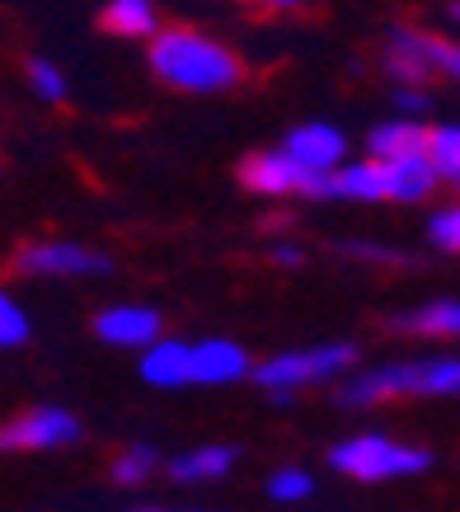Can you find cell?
Instances as JSON below:
<instances>
[{
	"instance_id": "obj_1",
	"label": "cell",
	"mask_w": 460,
	"mask_h": 512,
	"mask_svg": "<svg viewBox=\"0 0 460 512\" xmlns=\"http://www.w3.org/2000/svg\"><path fill=\"white\" fill-rule=\"evenodd\" d=\"M151 66L165 85L193 90V94L230 90V85H240V76H245V66H240V57L230 47L212 43L207 33H193V29L160 33L151 43Z\"/></svg>"
},
{
	"instance_id": "obj_2",
	"label": "cell",
	"mask_w": 460,
	"mask_h": 512,
	"mask_svg": "<svg viewBox=\"0 0 460 512\" xmlns=\"http://www.w3.org/2000/svg\"><path fill=\"white\" fill-rule=\"evenodd\" d=\"M460 390V362L456 357H418V362H385L371 372L353 376L338 390V400L348 409H367L399 395H456Z\"/></svg>"
},
{
	"instance_id": "obj_3",
	"label": "cell",
	"mask_w": 460,
	"mask_h": 512,
	"mask_svg": "<svg viewBox=\"0 0 460 512\" xmlns=\"http://www.w3.org/2000/svg\"><path fill=\"white\" fill-rule=\"evenodd\" d=\"M329 466L357 484H385V480H404V475L432 470V451L404 447V442H395L385 433H357L348 442L329 447Z\"/></svg>"
},
{
	"instance_id": "obj_4",
	"label": "cell",
	"mask_w": 460,
	"mask_h": 512,
	"mask_svg": "<svg viewBox=\"0 0 460 512\" xmlns=\"http://www.w3.org/2000/svg\"><path fill=\"white\" fill-rule=\"evenodd\" d=\"M353 362H357L353 343H320V348H296V353L268 357V362H259V367H249V376H254L268 395H273V390L296 395V390L315 386V381H329V376L348 372Z\"/></svg>"
},
{
	"instance_id": "obj_5",
	"label": "cell",
	"mask_w": 460,
	"mask_h": 512,
	"mask_svg": "<svg viewBox=\"0 0 460 512\" xmlns=\"http://www.w3.org/2000/svg\"><path fill=\"white\" fill-rule=\"evenodd\" d=\"M15 273L29 278H104L113 273V259L99 249H85L76 240H38L15 254Z\"/></svg>"
},
{
	"instance_id": "obj_6",
	"label": "cell",
	"mask_w": 460,
	"mask_h": 512,
	"mask_svg": "<svg viewBox=\"0 0 460 512\" xmlns=\"http://www.w3.org/2000/svg\"><path fill=\"white\" fill-rule=\"evenodd\" d=\"M385 66L395 71L399 80H418L428 76H456L460 71V52L456 43H446V38H432V33H414V29H395L390 33V47H385Z\"/></svg>"
},
{
	"instance_id": "obj_7",
	"label": "cell",
	"mask_w": 460,
	"mask_h": 512,
	"mask_svg": "<svg viewBox=\"0 0 460 512\" xmlns=\"http://www.w3.org/2000/svg\"><path fill=\"white\" fill-rule=\"evenodd\" d=\"M80 437V419L71 409L57 404H38L19 419L0 423V451H52V447H71Z\"/></svg>"
},
{
	"instance_id": "obj_8",
	"label": "cell",
	"mask_w": 460,
	"mask_h": 512,
	"mask_svg": "<svg viewBox=\"0 0 460 512\" xmlns=\"http://www.w3.org/2000/svg\"><path fill=\"white\" fill-rule=\"evenodd\" d=\"M240 179L254 193H310V198H329V174H310L301 170L296 160H287L282 151H263V156H249L240 165Z\"/></svg>"
},
{
	"instance_id": "obj_9",
	"label": "cell",
	"mask_w": 460,
	"mask_h": 512,
	"mask_svg": "<svg viewBox=\"0 0 460 512\" xmlns=\"http://www.w3.org/2000/svg\"><path fill=\"white\" fill-rule=\"evenodd\" d=\"M249 376V353L235 339L188 343V386H235Z\"/></svg>"
},
{
	"instance_id": "obj_10",
	"label": "cell",
	"mask_w": 460,
	"mask_h": 512,
	"mask_svg": "<svg viewBox=\"0 0 460 512\" xmlns=\"http://www.w3.org/2000/svg\"><path fill=\"white\" fill-rule=\"evenodd\" d=\"M160 329H165V320L151 306H108L94 315V334L113 348H151L160 339Z\"/></svg>"
},
{
	"instance_id": "obj_11",
	"label": "cell",
	"mask_w": 460,
	"mask_h": 512,
	"mask_svg": "<svg viewBox=\"0 0 460 512\" xmlns=\"http://www.w3.org/2000/svg\"><path fill=\"white\" fill-rule=\"evenodd\" d=\"M282 156L296 160V165L310 174H329L338 160H343V132H338V127H324V123H306L287 137V151H282Z\"/></svg>"
},
{
	"instance_id": "obj_12",
	"label": "cell",
	"mask_w": 460,
	"mask_h": 512,
	"mask_svg": "<svg viewBox=\"0 0 460 512\" xmlns=\"http://www.w3.org/2000/svg\"><path fill=\"white\" fill-rule=\"evenodd\" d=\"M141 381L155 390H179L188 386V343L184 339H160L141 348Z\"/></svg>"
},
{
	"instance_id": "obj_13",
	"label": "cell",
	"mask_w": 460,
	"mask_h": 512,
	"mask_svg": "<svg viewBox=\"0 0 460 512\" xmlns=\"http://www.w3.org/2000/svg\"><path fill=\"white\" fill-rule=\"evenodd\" d=\"M381 174H385V198H395V202H423L437 188V174H432L423 151L381 160Z\"/></svg>"
},
{
	"instance_id": "obj_14",
	"label": "cell",
	"mask_w": 460,
	"mask_h": 512,
	"mask_svg": "<svg viewBox=\"0 0 460 512\" xmlns=\"http://www.w3.org/2000/svg\"><path fill=\"white\" fill-rule=\"evenodd\" d=\"M235 461H240V451L212 442V447H193V451H184V456H174V461H169V475H174L179 484L226 480L230 470H235Z\"/></svg>"
},
{
	"instance_id": "obj_15",
	"label": "cell",
	"mask_w": 460,
	"mask_h": 512,
	"mask_svg": "<svg viewBox=\"0 0 460 512\" xmlns=\"http://www.w3.org/2000/svg\"><path fill=\"white\" fill-rule=\"evenodd\" d=\"M395 329H409V334H423V339H451L460 329V301L456 296H437L418 311L395 315Z\"/></svg>"
},
{
	"instance_id": "obj_16",
	"label": "cell",
	"mask_w": 460,
	"mask_h": 512,
	"mask_svg": "<svg viewBox=\"0 0 460 512\" xmlns=\"http://www.w3.org/2000/svg\"><path fill=\"white\" fill-rule=\"evenodd\" d=\"M329 193H334V198H353V202H381L385 198L381 160H357L348 170L329 174Z\"/></svg>"
},
{
	"instance_id": "obj_17",
	"label": "cell",
	"mask_w": 460,
	"mask_h": 512,
	"mask_svg": "<svg viewBox=\"0 0 460 512\" xmlns=\"http://www.w3.org/2000/svg\"><path fill=\"white\" fill-rule=\"evenodd\" d=\"M423 141H428V132H423L418 123H409V118H399V123H381L376 132H371V160L414 156V151H423Z\"/></svg>"
},
{
	"instance_id": "obj_18",
	"label": "cell",
	"mask_w": 460,
	"mask_h": 512,
	"mask_svg": "<svg viewBox=\"0 0 460 512\" xmlns=\"http://www.w3.org/2000/svg\"><path fill=\"white\" fill-rule=\"evenodd\" d=\"M423 156H428V165H432V174H437V179L456 184V179H460V132L451 123L432 127L428 141H423Z\"/></svg>"
},
{
	"instance_id": "obj_19",
	"label": "cell",
	"mask_w": 460,
	"mask_h": 512,
	"mask_svg": "<svg viewBox=\"0 0 460 512\" xmlns=\"http://www.w3.org/2000/svg\"><path fill=\"white\" fill-rule=\"evenodd\" d=\"M104 29L123 33V38H146L155 33V5L151 0H113L104 10Z\"/></svg>"
},
{
	"instance_id": "obj_20",
	"label": "cell",
	"mask_w": 460,
	"mask_h": 512,
	"mask_svg": "<svg viewBox=\"0 0 460 512\" xmlns=\"http://www.w3.org/2000/svg\"><path fill=\"white\" fill-rule=\"evenodd\" d=\"M315 494V480H310V470L301 466H277L268 475V498L273 503H306Z\"/></svg>"
},
{
	"instance_id": "obj_21",
	"label": "cell",
	"mask_w": 460,
	"mask_h": 512,
	"mask_svg": "<svg viewBox=\"0 0 460 512\" xmlns=\"http://www.w3.org/2000/svg\"><path fill=\"white\" fill-rule=\"evenodd\" d=\"M155 466H160V451L146 447V442H137V447H127L123 456L113 461V480L118 484H141Z\"/></svg>"
},
{
	"instance_id": "obj_22",
	"label": "cell",
	"mask_w": 460,
	"mask_h": 512,
	"mask_svg": "<svg viewBox=\"0 0 460 512\" xmlns=\"http://www.w3.org/2000/svg\"><path fill=\"white\" fill-rule=\"evenodd\" d=\"M29 334L33 325L24 315V306L10 292H0V348H19V343H29Z\"/></svg>"
},
{
	"instance_id": "obj_23",
	"label": "cell",
	"mask_w": 460,
	"mask_h": 512,
	"mask_svg": "<svg viewBox=\"0 0 460 512\" xmlns=\"http://www.w3.org/2000/svg\"><path fill=\"white\" fill-rule=\"evenodd\" d=\"M428 240L437 249H446V254H456L460 249V212L456 207H442V212L428 221Z\"/></svg>"
},
{
	"instance_id": "obj_24",
	"label": "cell",
	"mask_w": 460,
	"mask_h": 512,
	"mask_svg": "<svg viewBox=\"0 0 460 512\" xmlns=\"http://www.w3.org/2000/svg\"><path fill=\"white\" fill-rule=\"evenodd\" d=\"M29 80H33V90H38V99H47V104H62L66 99V80L52 62H29Z\"/></svg>"
},
{
	"instance_id": "obj_25",
	"label": "cell",
	"mask_w": 460,
	"mask_h": 512,
	"mask_svg": "<svg viewBox=\"0 0 460 512\" xmlns=\"http://www.w3.org/2000/svg\"><path fill=\"white\" fill-rule=\"evenodd\" d=\"M395 104H399L404 113H423V109H428V94H423V90H399Z\"/></svg>"
},
{
	"instance_id": "obj_26",
	"label": "cell",
	"mask_w": 460,
	"mask_h": 512,
	"mask_svg": "<svg viewBox=\"0 0 460 512\" xmlns=\"http://www.w3.org/2000/svg\"><path fill=\"white\" fill-rule=\"evenodd\" d=\"M273 259H277V264H287V268H296L301 259H306V254H301L296 245H277V249H273Z\"/></svg>"
},
{
	"instance_id": "obj_27",
	"label": "cell",
	"mask_w": 460,
	"mask_h": 512,
	"mask_svg": "<svg viewBox=\"0 0 460 512\" xmlns=\"http://www.w3.org/2000/svg\"><path fill=\"white\" fill-rule=\"evenodd\" d=\"M263 5H301V0H263Z\"/></svg>"
},
{
	"instance_id": "obj_28",
	"label": "cell",
	"mask_w": 460,
	"mask_h": 512,
	"mask_svg": "<svg viewBox=\"0 0 460 512\" xmlns=\"http://www.w3.org/2000/svg\"><path fill=\"white\" fill-rule=\"evenodd\" d=\"M137 512H174V508H137Z\"/></svg>"
}]
</instances>
